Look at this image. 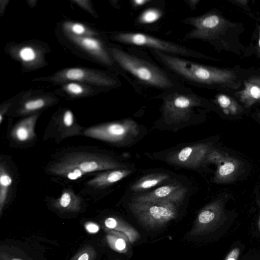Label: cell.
I'll list each match as a JSON object with an SVG mask.
<instances>
[{"label":"cell","instance_id":"19","mask_svg":"<svg viewBox=\"0 0 260 260\" xmlns=\"http://www.w3.org/2000/svg\"><path fill=\"white\" fill-rule=\"evenodd\" d=\"M53 206L61 211L77 212L81 207L82 199L70 188L64 189L60 196L53 200Z\"/></svg>","mask_w":260,"mask_h":260},{"label":"cell","instance_id":"29","mask_svg":"<svg viewBox=\"0 0 260 260\" xmlns=\"http://www.w3.org/2000/svg\"><path fill=\"white\" fill-rule=\"evenodd\" d=\"M73 2L78 5L86 11L90 13L91 15L95 16V12L92 9L90 1L87 0H74L73 1Z\"/></svg>","mask_w":260,"mask_h":260},{"label":"cell","instance_id":"22","mask_svg":"<svg viewBox=\"0 0 260 260\" xmlns=\"http://www.w3.org/2000/svg\"><path fill=\"white\" fill-rule=\"evenodd\" d=\"M169 178V176L166 174L155 173L149 174L141 178L131 186V190L134 191L146 190L155 186Z\"/></svg>","mask_w":260,"mask_h":260},{"label":"cell","instance_id":"32","mask_svg":"<svg viewBox=\"0 0 260 260\" xmlns=\"http://www.w3.org/2000/svg\"><path fill=\"white\" fill-rule=\"evenodd\" d=\"M151 0H133L131 1V4L134 8H140L149 3H151Z\"/></svg>","mask_w":260,"mask_h":260},{"label":"cell","instance_id":"11","mask_svg":"<svg viewBox=\"0 0 260 260\" xmlns=\"http://www.w3.org/2000/svg\"><path fill=\"white\" fill-rule=\"evenodd\" d=\"M225 218L223 201L216 200L200 211L190 235L199 236L209 233L223 223Z\"/></svg>","mask_w":260,"mask_h":260},{"label":"cell","instance_id":"24","mask_svg":"<svg viewBox=\"0 0 260 260\" xmlns=\"http://www.w3.org/2000/svg\"><path fill=\"white\" fill-rule=\"evenodd\" d=\"M13 183L12 177L6 168L5 162L0 165V215L7 201L10 187Z\"/></svg>","mask_w":260,"mask_h":260},{"label":"cell","instance_id":"17","mask_svg":"<svg viewBox=\"0 0 260 260\" xmlns=\"http://www.w3.org/2000/svg\"><path fill=\"white\" fill-rule=\"evenodd\" d=\"M132 173V171L126 168L104 171L89 180L87 184L96 188H103L121 180Z\"/></svg>","mask_w":260,"mask_h":260},{"label":"cell","instance_id":"37","mask_svg":"<svg viewBox=\"0 0 260 260\" xmlns=\"http://www.w3.org/2000/svg\"><path fill=\"white\" fill-rule=\"evenodd\" d=\"M3 3L1 1V13H2L5 11V9L9 1H2Z\"/></svg>","mask_w":260,"mask_h":260},{"label":"cell","instance_id":"34","mask_svg":"<svg viewBox=\"0 0 260 260\" xmlns=\"http://www.w3.org/2000/svg\"><path fill=\"white\" fill-rule=\"evenodd\" d=\"M11 104V103L8 104L1 107L0 111V124L2 123L4 119V115L7 113Z\"/></svg>","mask_w":260,"mask_h":260},{"label":"cell","instance_id":"16","mask_svg":"<svg viewBox=\"0 0 260 260\" xmlns=\"http://www.w3.org/2000/svg\"><path fill=\"white\" fill-rule=\"evenodd\" d=\"M39 115L35 113L17 123L11 132V137L22 143L32 140L36 137L35 127Z\"/></svg>","mask_w":260,"mask_h":260},{"label":"cell","instance_id":"14","mask_svg":"<svg viewBox=\"0 0 260 260\" xmlns=\"http://www.w3.org/2000/svg\"><path fill=\"white\" fill-rule=\"evenodd\" d=\"M187 190L186 188L178 184L164 185L134 197L132 202L173 203L177 204L184 199Z\"/></svg>","mask_w":260,"mask_h":260},{"label":"cell","instance_id":"13","mask_svg":"<svg viewBox=\"0 0 260 260\" xmlns=\"http://www.w3.org/2000/svg\"><path fill=\"white\" fill-rule=\"evenodd\" d=\"M212 148L208 143L192 145L170 154L167 159L178 166L197 168L204 162Z\"/></svg>","mask_w":260,"mask_h":260},{"label":"cell","instance_id":"33","mask_svg":"<svg viewBox=\"0 0 260 260\" xmlns=\"http://www.w3.org/2000/svg\"><path fill=\"white\" fill-rule=\"evenodd\" d=\"M90 255L89 252L84 251L79 254L75 260H90Z\"/></svg>","mask_w":260,"mask_h":260},{"label":"cell","instance_id":"36","mask_svg":"<svg viewBox=\"0 0 260 260\" xmlns=\"http://www.w3.org/2000/svg\"><path fill=\"white\" fill-rule=\"evenodd\" d=\"M233 2L239 6H244L247 5L248 1L246 0H234Z\"/></svg>","mask_w":260,"mask_h":260},{"label":"cell","instance_id":"35","mask_svg":"<svg viewBox=\"0 0 260 260\" xmlns=\"http://www.w3.org/2000/svg\"><path fill=\"white\" fill-rule=\"evenodd\" d=\"M200 1V0H188L186 3L192 10H194L197 8V6Z\"/></svg>","mask_w":260,"mask_h":260},{"label":"cell","instance_id":"15","mask_svg":"<svg viewBox=\"0 0 260 260\" xmlns=\"http://www.w3.org/2000/svg\"><path fill=\"white\" fill-rule=\"evenodd\" d=\"M246 108L260 103V76H255L245 80L243 88L235 93Z\"/></svg>","mask_w":260,"mask_h":260},{"label":"cell","instance_id":"18","mask_svg":"<svg viewBox=\"0 0 260 260\" xmlns=\"http://www.w3.org/2000/svg\"><path fill=\"white\" fill-rule=\"evenodd\" d=\"M55 127L61 139L81 134V128L76 123L74 115L70 109L65 110L58 116Z\"/></svg>","mask_w":260,"mask_h":260},{"label":"cell","instance_id":"5","mask_svg":"<svg viewBox=\"0 0 260 260\" xmlns=\"http://www.w3.org/2000/svg\"><path fill=\"white\" fill-rule=\"evenodd\" d=\"M40 80L60 84L74 81L106 88L116 87L120 85L119 81L109 73L79 67L63 69Z\"/></svg>","mask_w":260,"mask_h":260},{"label":"cell","instance_id":"40","mask_svg":"<svg viewBox=\"0 0 260 260\" xmlns=\"http://www.w3.org/2000/svg\"><path fill=\"white\" fill-rule=\"evenodd\" d=\"M11 260H22L20 258H13Z\"/></svg>","mask_w":260,"mask_h":260},{"label":"cell","instance_id":"4","mask_svg":"<svg viewBox=\"0 0 260 260\" xmlns=\"http://www.w3.org/2000/svg\"><path fill=\"white\" fill-rule=\"evenodd\" d=\"M113 38L122 44L146 47L173 56L211 59L185 46L142 32H119L114 35Z\"/></svg>","mask_w":260,"mask_h":260},{"label":"cell","instance_id":"31","mask_svg":"<svg viewBox=\"0 0 260 260\" xmlns=\"http://www.w3.org/2000/svg\"><path fill=\"white\" fill-rule=\"evenodd\" d=\"M87 231L90 233H96L99 230V226L98 224L93 222H88L85 224Z\"/></svg>","mask_w":260,"mask_h":260},{"label":"cell","instance_id":"39","mask_svg":"<svg viewBox=\"0 0 260 260\" xmlns=\"http://www.w3.org/2000/svg\"><path fill=\"white\" fill-rule=\"evenodd\" d=\"M258 35H259V37H258V48H259V52H260V27H259V28H258Z\"/></svg>","mask_w":260,"mask_h":260},{"label":"cell","instance_id":"38","mask_svg":"<svg viewBox=\"0 0 260 260\" xmlns=\"http://www.w3.org/2000/svg\"><path fill=\"white\" fill-rule=\"evenodd\" d=\"M257 205L260 209V199H258L257 200ZM258 226L259 230L260 231V212H259V217H258Z\"/></svg>","mask_w":260,"mask_h":260},{"label":"cell","instance_id":"30","mask_svg":"<svg viewBox=\"0 0 260 260\" xmlns=\"http://www.w3.org/2000/svg\"><path fill=\"white\" fill-rule=\"evenodd\" d=\"M240 253V249L236 247L230 251L224 260H238Z\"/></svg>","mask_w":260,"mask_h":260},{"label":"cell","instance_id":"23","mask_svg":"<svg viewBox=\"0 0 260 260\" xmlns=\"http://www.w3.org/2000/svg\"><path fill=\"white\" fill-rule=\"evenodd\" d=\"M215 101L225 115L235 116L243 111V107L235 99L225 94H217Z\"/></svg>","mask_w":260,"mask_h":260},{"label":"cell","instance_id":"21","mask_svg":"<svg viewBox=\"0 0 260 260\" xmlns=\"http://www.w3.org/2000/svg\"><path fill=\"white\" fill-rule=\"evenodd\" d=\"M53 101V99L48 95L30 98L21 103L17 113L20 115L29 114L48 106Z\"/></svg>","mask_w":260,"mask_h":260},{"label":"cell","instance_id":"28","mask_svg":"<svg viewBox=\"0 0 260 260\" xmlns=\"http://www.w3.org/2000/svg\"><path fill=\"white\" fill-rule=\"evenodd\" d=\"M107 239L109 245L114 250L119 252L126 250V243L123 238L117 235H108Z\"/></svg>","mask_w":260,"mask_h":260},{"label":"cell","instance_id":"27","mask_svg":"<svg viewBox=\"0 0 260 260\" xmlns=\"http://www.w3.org/2000/svg\"><path fill=\"white\" fill-rule=\"evenodd\" d=\"M162 16V12L157 8H148L143 11L138 17V22L142 24L154 23L159 20Z\"/></svg>","mask_w":260,"mask_h":260},{"label":"cell","instance_id":"8","mask_svg":"<svg viewBox=\"0 0 260 260\" xmlns=\"http://www.w3.org/2000/svg\"><path fill=\"white\" fill-rule=\"evenodd\" d=\"M139 133L137 123L131 119L93 126L84 132L87 137L114 143H124Z\"/></svg>","mask_w":260,"mask_h":260},{"label":"cell","instance_id":"20","mask_svg":"<svg viewBox=\"0 0 260 260\" xmlns=\"http://www.w3.org/2000/svg\"><path fill=\"white\" fill-rule=\"evenodd\" d=\"M13 54L23 64L27 66L37 65L40 63L42 54L40 49L31 44L17 46L14 49Z\"/></svg>","mask_w":260,"mask_h":260},{"label":"cell","instance_id":"7","mask_svg":"<svg viewBox=\"0 0 260 260\" xmlns=\"http://www.w3.org/2000/svg\"><path fill=\"white\" fill-rule=\"evenodd\" d=\"M129 206L138 220L149 228L164 225L177 214L176 204L173 203L132 202Z\"/></svg>","mask_w":260,"mask_h":260},{"label":"cell","instance_id":"6","mask_svg":"<svg viewBox=\"0 0 260 260\" xmlns=\"http://www.w3.org/2000/svg\"><path fill=\"white\" fill-rule=\"evenodd\" d=\"M183 22L192 26V29L185 36V39H197L213 42L225 32L228 21L216 12L188 17Z\"/></svg>","mask_w":260,"mask_h":260},{"label":"cell","instance_id":"25","mask_svg":"<svg viewBox=\"0 0 260 260\" xmlns=\"http://www.w3.org/2000/svg\"><path fill=\"white\" fill-rule=\"evenodd\" d=\"M63 32L76 36H98V34L86 25L78 22L66 21L62 25Z\"/></svg>","mask_w":260,"mask_h":260},{"label":"cell","instance_id":"3","mask_svg":"<svg viewBox=\"0 0 260 260\" xmlns=\"http://www.w3.org/2000/svg\"><path fill=\"white\" fill-rule=\"evenodd\" d=\"M108 49L114 62L141 83L161 89L174 88L172 79L152 63L118 48Z\"/></svg>","mask_w":260,"mask_h":260},{"label":"cell","instance_id":"26","mask_svg":"<svg viewBox=\"0 0 260 260\" xmlns=\"http://www.w3.org/2000/svg\"><path fill=\"white\" fill-rule=\"evenodd\" d=\"M61 84L62 90L70 97L81 98L92 93L91 86L79 82L70 81Z\"/></svg>","mask_w":260,"mask_h":260},{"label":"cell","instance_id":"41","mask_svg":"<svg viewBox=\"0 0 260 260\" xmlns=\"http://www.w3.org/2000/svg\"><path fill=\"white\" fill-rule=\"evenodd\" d=\"M258 117L260 118V112L258 113Z\"/></svg>","mask_w":260,"mask_h":260},{"label":"cell","instance_id":"10","mask_svg":"<svg viewBox=\"0 0 260 260\" xmlns=\"http://www.w3.org/2000/svg\"><path fill=\"white\" fill-rule=\"evenodd\" d=\"M205 162L216 165L214 181L217 183L233 181L239 175L241 168V162L239 159L213 148L204 163Z\"/></svg>","mask_w":260,"mask_h":260},{"label":"cell","instance_id":"9","mask_svg":"<svg viewBox=\"0 0 260 260\" xmlns=\"http://www.w3.org/2000/svg\"><path fill=\"white\" fill-rule=\"evenodd\" d=\"M200 98L193 93L173 92L164 98L163 115L169 123L187 120L193 110L201 105Z\"/></svg>","mask_w":260,"mask_h":260},{"label":"cell","instance_id":"2","mask_svg":"<svg viewBox=\"0 0 260 260\" xmlns=\"http://www.w3.org/2000/svg\"><path fill=\"white\" fill-rule=\"evenodd\" d=\"M126 168L125 165L105 154L73 152L54 161L47 170L50 174L76 180L89 173Z\"/></svg>","mask_w":260,"mask_h":260},{"label":"cell","instance_id":"12","mask_svg":"<svg viewBox=\"0 0 260 260\" xmlns=\"http://www.w3.org/2000/svg\"><path fill=\"white\" fill-rule=\"evenodd\" d=\"M71 44L95 60L107 66H113V60L107 46L98 36H76L63 32Z\"/></svg>","mask_w":260,"mask_h":260},{"label":"cell","instance_id":"1","mask_svg":"<svg viewBox=\"0 0 260 260\" xmlns=\"http://www.w3.org/2000/svg\"><path fill=\"white\" fill-rule=\"evenodd\" d=\"M154 57L170 71L184 80L201 85L220 86L237 89L240 84L231 70L207 66L183 58L151 51Z\"/></svg>","mask_w":260,"mask_h":260}]
</instances>
